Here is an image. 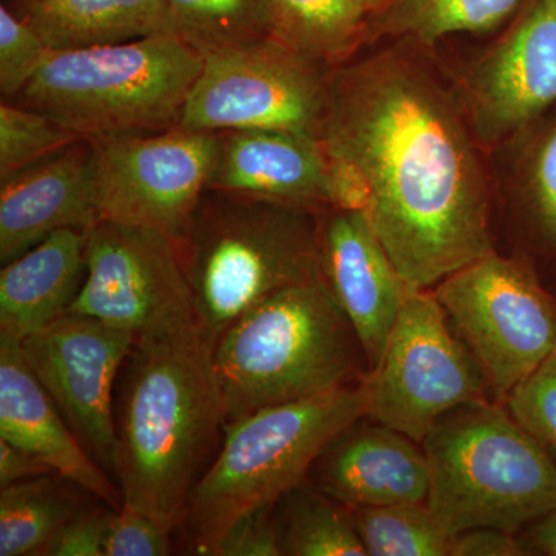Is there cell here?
<instances>
[{
	"mask_svg": "<svg viewBox=\"0 0 556 556\" xmlns=\"http://www.w3.org/2000/svg\"><path fill=\"white\" fill-rule=\"evenodd\" d=\"M321 212L225 190L204 192L175 244L197 325L212 351L263 300L324 278Z\"/></svg>",
	"mask_w": 556,
	"mask_h": 556,
	"instance_id": "3",
	"label": "cell"
},
{
	"mask_svg": "<svg viewBox=\"0 0 556 556\" xmlns=\"http://www.w3.org/2000/svg\"><path fill=\"white\" fill-rule=\"evenodd\" d=\"M135 338L83 314L65 313L21 340L22 356L90 455L113 473L115 387Z\"/></svg>",
	"mask_w": 556,
	"mask_h": 556,
	"instance_id": "13",
	"label": "cell"
},
{
	"mask_svg": "<svg viewBox=\"0 0 556 556\" xmlns=\"http://www.w3.org/2000/svg\"><path fill=\"white\" fill-rule=\"evenodd\" d=\"M328 65L266 38L204 53L182 109L190 130H283L320 139Z\"/></svg>",
	"mask_w": 556,
	"mask_h": 556,
	"instance_id": "10",
	"label": "cell"
},
{
	"mask_svg": "<svg viewBox=\"0 0 556 556\" xmlns=\"http://www.w3.org/2000/svg\"><path fill=\"white\" fill-rule=\"evenodd\" d=\"M450 556H526V552L517 533L475 527L453 536Z\"/></svg>",
	"mask_w": 556,
	"mask_h": 556,
	"instance_id": "35",
	"label": "cell"
},
{
	"mask_svg": "<svg viewBox=\"0 0 556 556\" xmlns=\"http://www.w3.org/2000/svg\"><path fill=\"white\" fill-rule=\"evenodd\" d=\"M212 367L223 422L356 386L369 371L356 329L324 278L248 311L218 339Z\"/></svg>",
	"mask_w": 556,
	"mask_h": 556,
	"instance_id": "4",
	"label": "cell"
},
{
	"mask_svg": "<svg viewBox=\"0 0 556 556\" xmlns=\"http://www.w3.org/2000/svg\"><path fill=\"white\" fill-rule=\"evenodd\" d=\"M526 556H556V507L518 533Z\"/></svg>",
	"mask_w": 556,
	"mask_h": 556,
	"instance_id": "37",
	"label": "cell"
},
{
	"mask_svg": "<svg viewBox=\"0 0 556 556\" xmlns=\"http://www.w3.org/2000/svg\"><path fill=\"white\" fill-rule=\"evenodd\" d=\"M450 325L504 404L556 348V294L526 255L495 251L433 288Z\"/></svg>",
	"mask_w": 556,
	"mask_h": 556,
	"instance_id": "8",
	"label": "cell"
},
{
	"mask_svg": "<svg viewBox=\"0 0 556 556\" xmlns=\"http://www.w3.org/2000/svg\"><path fill=\"white\" fill-rule=\"evenodd\" d=\"M112 510L80 508L47 541L40 556H104V540Z\"/></svg>",
	"mask_w": 556,
	"mask_h": 556,
	"instance_id": "33",
	"label": "cell"
},
{
	"mask_svg": "<svg viewBox=\"0 0 556 556\" xmlns=\"http://www.w3.org/2000/svg\"><path fill=\"white\" fill-rule=\"evenodd\" d=\"M0 439L38 457L110 508L123 506L118 484L90 455L22 356L21 342L0 336Z\"/></svg>",
	"mask_w": 556,
	"mask_h": 556,
	"instance_id": "18",
	"label": "cell"
},
{
	"mask_svg": "<svg viewBox=\"0 0 556 556\" xmlns=\"http://www.w3.org/2000/svg\"><path fill=\"white\" fill-rule=\"evenodd\" d=\"M320 269L325 283L356 329L369 369L412 288L399 273L367 212L329 207L320 214Z\"/></svg>",
	"mask_w": 556,
	"mask_h": 556,
	"instance_id": "15",
	"label": "cell"
},
{
	"mask_svg": "<svg viewBox=\"0 0 556 556\" xmlns=\"http://www.w3.org/2000/svg\"><path fill=\"white\" fill-rule=\"evenodd\" d=\"M556 104V0H525L495 46L467 70L460 105L478 144L515 138Z\"/></svg>",
	"mask_w": 556,
	"mask_h": 556,
	"instance_id": "14",
	"label": "cell"
},
{
	"mask_svg": "<svg viewBox=\"0 0 556 556\" xmlns=\"http://www.w3.org/2000/svg\"><path fill=\"white\" fill-rule=\"evenodd\" d=\"M86 239L87 230H56L3 265L0 336L21 342L68 313L86 278Z\"/></svg>",
	"mask_w": 556,
	"mask_h": 556,
	"instance_id": "20",
	"label": "cell"
},
{
	"mask_svg": "<svg viewBox=\"0 0 556 556\" xmlns=\"http://www.w3.org/2000/svg\"><path fill=\"white\" fill-rule=\"evenodd\" d=\"M78 485L56 473L0 490V556L39 555L47 541L83 506Z\"/></svg>",
	"mask_w": 556,
	"mask_h": 556,
	"instance_id": "25",
	"label": "cell"
},
{
	"mask_svg": "<svg viewBox=\"0 0 556 556\" xmlns=\"http://www.w3.org/2000/svg\"><path fill=\"white\" fill-rule=\"evenodd\" d=\"M522 3L525 0H394L372 21L369 39L391 36L431 46L457 33L493 30L518 13Z\"/></svg>",
	"mask_w": 556,
	"mask_h": 556,
	"instance_id": "26",
	"label": "cell"
},
{
	"mask_svg": "<svg viewBox=\"0 0 556 556\" xmlns=\"http://www.w3.org/2000/svg\"><path fill=\"white\" fill-rule=\"evenodd\" d=\"M49 47L28 22L22 20L7 3L0 7V93L13 101L25 89Z\"/></svg>",
	"mask_w": 556,
	"mask_h": 556,
	"instance_id": "31",
	"label": "cell"
},
{
	"mask_svg": "<svg viewBox=\"0 0 556 556\" xmlns=\"http://www.w3.org/2000/svg\"><path fill=\"white\" fill-rule=\"evenodd\" d=\"M7 2H14V0H7Z\"/></svg>",
	"mask_w": 556,
	"mask_h": 556,
	"instance_id": "39",
	"label": "cell"
},
{
	"mask_svg": "<svg viewBox=\"0 0 556 556\" xmlns=\"http://www.w3.org/2000/svg\"><path fill=\"white\" fill-rule=\"evenodd\" d=\"M546 115L518 135L525 141L510 195L514 252L532 260L541 276L556 274V116Z\"/></svg>",
	"mask_w": 556,
	"mask_h": 556,
	"instance_id": "22",
	"label": "cell"
},
{
	"mask_svg": "<svg viewBox=\"0 0 556 556\" xmlns=\"http://www.w3.org/2000/svg\"><path fill=\"white\" fill-rule=\"evenodd\" d=\"M280 556H367L350 508L303 479L274 503Z\"/></svg>",
	"mask_w": 556,
	"mask_h": 556,
	"instance_id": "24",
	"label": "cell"
},
{
	"mask_svg": "<svg viewBox=\"0 0 556 556\" xmlns=\"http://www.w3.org/2000/svg\"><path fill=\"white\" fill-rule=\"evenodd\" d=\"M269 35L328 67L343 64L369 39L362 0H268Z\"/></svg>",
	"mask_w": 556,
	"mask_h": 556,
	"instance_id": "23",
	"label": "cell"
},
{
	"mask_svg": "<svg viewBox=\"0 0 556 556\" xmlns=\"http://www.w3.org/2000/svg\"><path fill=\"white\" fill-rule=\"evenodd\" d=\"M362 416L358 382L226 424L218 453L193 486L178 525L190 554L214 556L236 519L276 503L306 479L321 450Z\"/></svg>",
	"mask_w": 556,
	"mask_h": 556,
	"instance_id": "6",
	"label": "cell"
},
{
	"mask_svg": "<svg viewBox=\"0 0 556 556\" xmlns=\"http://www.w3.org/2000/svg\"><path fill=\"white\" fill-rule=\"evenodd\" d=\"M504 404L556 463V348Z\"/></svg>",
	"mask_w": 556,
	"mask_h": 556,
	"instance_id": "30",
	"label": "cell"
},
{
	"mask_svg": "<svg viewBox=\"0 0 556 556\" xmlns=\"http://www.w3.org/2000/svg\"><path fill=\"white\" fill-rule=\"evenodd\" d=\"M320 141L329 159L364 179L369 222L409 287L433 289L496 251L489 182L466 112L404 54L329 70Z\"/></svg>",
	"mask_w": 556,
	"mask_h": 556,
	"instance_id": "1",
	"label": "cell"
},
{
	"mask_svg": "<svg viewBox=\"0 0 556 556\" xmlns=\"http://www.w3.org/2000/svg\"><path fill=\"white\" fill-rule=\"evenodd\" d=\"M86 268L68 313L137 339L197 321L177 244L164 233L101 219L87 230Z\"/></svg>",
	"mask_w": 556,
	"mask_h": 556,
	"instance_id": "12",
	"label": "cell"
},
{
	"mask_svg": "<svg viewBox=\"0 0 556 556\" xmlns=\"http://www.w3.org/2000/svg\"><path fill=\"white\" fill-rule=\"evenodd\" d=\"M204 54L177 33L50 50L14 98L80 138L156 134L179 126Z\"/></svg>",
	"mask_w": 556,
	"mask_h": 556,
	"instance_id": "5",
	"label": "cell"
},
{
	"mask_svg": "<svg viewBox=\"0 0 556 556\" xmlns=\"http://www.w3.org/2000/svg\"><path fill=\"white\" fill-rule=\"evenodd\" d=\"M172 532L137 508H113L104 540V556H166Z\"/></svg>",
	"mask_w": 556,
	"mask_h": 556,
	"instance_id": "32",
	"label": "cell"
},
{
	"mask_svg": "<svg viewBox=\"0 0 556 556\" xmlns=\"http://www.w3.org/2000/svg\"><path fill=\"white\" fill-rule=\"evenodd\" d=\"M79 135L38 110L14 101L0 104V181L50 159L79 141Z\"/></svg>",
	"mask_w": 556,
	"mask_h": 556,
	"instance_id": "29",
	"label": "cell"
},
{
	"mask_svg": "<svg viewBox=\"0 0 556 556\" xmlns=\"http://www.w3.org/2000/svg\"><path fill=\"white\" fill-rule=\"evenodd\" d=\"M50 473L54 471L38 457L0 439V489Z\"/></svg>",
	"mask_w": 556,
	"mask_h": 556,
	"instance_id": "36",
	"label": "cell"
},
{
	"mask_svg": "<svg viewBox=\"0 0 556 556\" xmlns=\"http://www.w3.org/2000/svg\"><path fill=\"white\" fill-rule=\"evenodd\" d=\"M50 50L109 46L175 33L166 0H14L5 2Z\"/></svg>",
	"mask_w": 556,
	"mask_h": 556,
	"instance_id": "21",
	"label": "cell"
},
{
	"mask_svg": "<svg viewBox=\"0 0 556 556\" xmlns=\"http://www.w3.org/2000/svg\"><path fill=\"white\" fill-rule=\"evenodd\" d=\"M101 222L93 146L79 139L0 185V263L21 257L61 229Z\"/></svg>",
	"mask_w": 556,
	"mask_h": 556,
	"instance_id": "17",
	"label": "cell"
},
{
	"mask_svg": "<svg viewBox=\"0 0 556 556\" xmlns=\"http://www.w3.org/2000/svg\"><path fill=\"white\" fill-rule=\"evenodd\" d=\"M207 189L318 212L332 207L324 144L316 137L294 131H222Z\"/></svg>",
	"mask_w": 556,
	"mask_h": 556,
	"instance_id": "19",
	"label": "cell"
},
{
	"mask_svg": "<svg viewBox=\"0 0 556 556\" xmlns=\"http://www.w3.org/2000/svg\"><path fill=\"white\" fill-rule=\"evenodd\" d=\"M214 556H280L274 504L252 508L230 525Z\"/></svg>",
	"mask_w": 556,
	"mask_h": 556,
	"instance_id": "34",
	"label": "cell"
},
{
	"mask_svg": "<svg viewBox=\"0 0 556 556\" xmlns=\"http://www.w3.org/2000/svg\"><path fill=\"white\" fill-rule=\"evenodd\" d=\"M306 481L345 507L427 503L430 470L422 444L358 417L321 450Z\"/></svg>",
	"mask_w": 556,
	"mask_h": 556,
	"instance_id": "16",
	"label": "cell"
},
{
	"mask_svg": "<svg viewBox=\"0 0 556 556\" xmlns=\"http://www.w3.org/2000/svg\"><path fill=\"white\" fill-rule=\"evenodd\" d=\"M552 291H554V292H555V294H556V291H555V289H552Z\"/></svg>",
	"mask_w": 556,
	"mask_h": 556,
	"instance_id": "40",
	"label": "cell"
},
{
	"mask_svg": "<svg viewBox=\"0 0 556 556\" xmlns=\"http://www.w3.org/2000/svg\"><path fill=\"white\" fill-rule=\"evenodd\" d=\"M90 141L101 219L177 241L208 188L219 134L177 126Z\"/></svg>",
	"mask_w": 556,
	"mask_h": 556,
	"instance_id": "11",
	"label": "cell"
},
{
	"mask_svg": "<svg viewBox=\"0 0 556 556\" xmlns=\"http://www.w3.org/2000/svg\"><path fill=\"white\" fill-rule=\"evenodd\" d=\"M394 0H362V3H364L365 10L368 11L369 17H371V24L372 21L378 20L379 16H382L383 13L388 9H390L391 5H393Z\"/></svg>",
	"mask_w": 556,
	"mask_h": 556,
	"instance_id": "38",
	"label": "cell"
},
{
	"mask_svg": "<svg viewBox=\"0 0 556 556\" xmlns=\"http://www.w3.org/2000/svg\"><path fill=\"white\" fill-rule=\"evenodd\" d=\"M427 506L450 535L475 527L521 533L556 507V463L506 404L453 408L422 441Z\"/></svg>",
	"mask_w": 556,
	"mask_h": 556,
	"instance_id": "7",
	"label": "cell"
},
{
	"mask_svg": "<svg viewBox=\"0 0 556 556\" xmlns=\"http://www.w3.org/2000/svg\"><path fill=\"white\" fill-rule=\"evenodd\" d=\"M361 383L365 416L420 444L453 408L492 399L433 289L408 292L382 356Z\"/></svg>",
	"mask_w": 556,
	"mask_h": 556,
	"instance_id": "9",
	"label": "cell"
},
{
	"mask_svg": "<svg viewBox=\"0 0 556 556\" xmlns=\"http://www.w3.org/2000/svg\"><path fill=\"white\" fill-rule=\"evenodd\" d=\"M174 31L201 53L270 38L268 0H166Z\"/></svg>",
	"mask_w": 556,
	"mask_h": 556,
	"instance_id": "28",
	"label": "cell"
},
{
	"mask_svg": "<svg viewBox=\"0 0 556 556\" xmlns=\"http://www.w3.org/2000/svg\"><path fill=\"white\" fill-rule=\"evenodd\" d=\"M350 511L367 556H450L453 536L427 503Z\"/></svg>",
	"mask_w": 556,
	"mask_h": 556,
	"instance_id": "27",
	"label": "cell"
},
{
	"mask_svg": "<svg viewBox=\"0 0 556 556\" xmlns=\"http://www.w3.org/2000/svg\"><path fill=\"white\" fill-rule=\"evenodd\" d=\"M121 378L113 475L123 506L174 532L223 438L212 348L197 321L142 336Z\"/></svg>",
	"mask_w": 556,
	"mask_h": 556,
	"instance_id": "2",
	"label": "cell"
}]
</instances>
